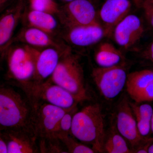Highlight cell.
<instances>
[{
    "label": "cell",
    "mask_w": 153,
    "mask_h": 153,
    "mask_svg": "<svg viewBox=\"0 0 153 153\" xmlns=\"http://www.w3.org/2000/svg\"><path fill=\"white\" fill-rule=\"evenodd\" d=\"M35 110L33 129L35 135L38 138L56 137L55 132L60 120L70 109H63L39 101L35 105Z\"/></svg>",
    "instance_id": "cell-6"
},
{
    "label": "cell",
    "mask_w": 153,
    "mask_h": 153,
    "mask_svg": "<svg viewBox=\"0 0 153 153\" xmlns=\"http://www.w3.org/2000/svg\"><path fill=\"white\" fill-rule=\"evenodd\" d=\"M38 145L40 153H68L63 143L57 137L38 138Z\"/></svg>",
    "instance_id": "cell-22"
},
{
    "label": "cell",
    "mask_w": 153,
    "mask_h": 153,
    "mask_svg": "<svg viewBox=\"0 0 153 153\" xmlns=\"http://www.w3.org/2000/svg\"><path fill=\"white\" fill-rule=\"evenodd\" d=\"M116 117L117 131L131 146L133 151L148 140L140 134L130 102L126 97H124L118 105Z\"/></svg>",
    "instance_id": "cell-8"
},
{
    "label": "cell",
    "mask_w": 153,
    "mask_h": 153,
    "mask_svg": "<svg viewBox=\"0 0 153 153\" xmlns=\"http://www.w3.org/2000/svg\"><path fill=\"white\" fill-rule=\"evenodd\" d=\"M145 58L153 63V41L149 44L144 52Z\"/></svg>",
    "instance_id": "cell-28"
},
{
    "label": "cell",
    "mask_w": 153,
    "mask_h": 153,
    "mask_svg": "<svg viewBox=\"0 0 153 153\" xmlns=\"http://www.w3.org/2000/svg\"><path fill=\"white\" fill-rule=\"evenodd\" d=\"M143 7L147 21L153 28V2L145 0L143 4Z\"/></svg>",
    "instance_id": "cell-26"
},
{
    "label": "cell",
    "mask_w": 153,
    "mask_h": 153,
    "mask_svg": "<svg viewBox=\"0 0 153 153\" xmlns=\"http://www.w3.org/2000/svg\"><path fill=\"white\" fill-rule=\"evenodd\" d=\"M25 41L30 45L36 47L53 46L57 47L49 34L37 28H29L24 34Z\"/></svg>",
    "instance_id": "cell-21"
},
{
    "label": "cell",
    "mask_w": 153,
    "mask_h": 153,
    "mask_svg": "<svg viewBox=\"0 0 153 153\" xmlns=\"http://www.w3.org/2000/svg\"><path fill=\"white\" fill-rule=\"evenodd\" d=\"M61 1H63L66 2L68 3L69 2H71V1H74V0H61Z\"/></svg>",
    "instance_id": "cell-33"
},
{
    "label": "cell",
    "mask_w": 153,
    "mask_h": 153,
    "mask_svg": "<svg viewBox=\"0 0 153 153\" xmlns=\"http://www.w3.org/2000/svg\"><path fill=\"white\" fill-rule=\"evenodd\" d=\"M94 58L99 67L106 68L119 65L123 56L113 44L105 42L99 47Z\"/></svg>",
    "instance_id": "cell-16"
},
{
    "label": "cell",
    "mask_w": 153,
    "mask_h": 153,
    "mask_svg": "<svg viewBox=\"0 0 153 153\" xmlns=\"http://www.w3.org/2000/svg\"><path fill=\"white\" fill-rule=\"evenodd\" d=\"M40 52L39 50L26 45L13 49L7 57L9 85L22 91L34 104L33 91Z\"/></svg>",
    "instance_id": "cell-3"
},
{
    "label": "cell",
    "mask_w": 153,
    "mask_h": 153,
    "mask_svg": "<svg viewBox=\"0 0 153 153\" xmlns=\"http://www.w3.org/2000/svg\"><path fill=\"white\" fill-rule=\"evenodd\" d=\"M7 144L8 153H39L38 138L34 133L25 130L0 131Z\"/></svg>",
    "instance_id": "cell-13"
},
{
    "label": "cell",
    "mask_w": 153,
    "mask_h": 153,
    "mask_svg": "<svg viewBox=\"0 0 153 153\" xmlns=\"http://www.w3.org/2000/svg\"><path fill=\"white\" fill-rule=\"evenodd\" d=\"M149 153H153V143L149 147V151H148Z\"/></svg>",
    "instance_id": "cell-31"
},
{
    "label": "cell",
    "mask_w": 153,
    "mask_h": 153,
    "mask_svg": "<svg viewBox=\"0 0 153 153\" xmlns=\"http://www.w3.org/2000/svg\"><path fill=\"white\" fill-rule=\"evenodd\" d=\"M144 33L143 25L137 16L128 15L115 27L113 32L116 43L128 49L138 43Z\"/></svg>",
    "instance_id": "cell-10"
},
{
    "label": "cell",
    "mask_w": 153,
    "mask_h": 153,
    "mask_svg": "<svg viewBox=\"0 0 153 153\" xmlns=\"http://www.w3.org/2000/svg\"><path fill=\"white\" fill-rule=\"evenodd\" d=\"M0 153H8V146L5 139L0 135Z\"/></svg>",
    "instance_id": "cell-29"
},
{
    "label": "cell",
    "mask_w": 153,
    "mask_h": 153,
    "mask_svg": "<svg viewBox=\"0 0 153 153\" xmlns=\"http://www.w3.org/2000/svg\"><path fill=\"white\" fill-rule=\"evenodd\" d=\"M8 0H0V4H1V7L4 5L5 4L7 1Z\"/></svg>",
    "instance_id": "cell-30"
},
{
    "label": "cell",
    "mask_w": 153,
    "mask_h": 153,
    "mask_svg": "<svg viewBox=\"0 0 153 153\" xmlns=\"http://www.w3.org/2000/svg\"><path fill=\"white\" fill-rule=\"evenodd\" d=\"M153 138L148 139L144 143L138 147L134 150L133 153H147L151 145L153 143Z\"/></svg>",
    "instance_id": "cell-27"
},
{
    "label": "cell",
    "mask_w": 153,
    "mask_h": 153,
    "mask_svg": "<svg viewBox=\"0 0 153 153\" xmlns=\"http://www.w3.org/2000/svg\"><path fill=\"white\" fill-rule=\"evenodd\" d=\"M131 8L129 0H106L99 11V17L105 36L112 34L116 26L129 15Z\"/></svg>",
    "instance_id": "cell-12"
},
{
    "label": "cell",
    "mask_w": 153,
    "mask_h": 153,
    "mask_svg": "<svg viewBox=\"0 0 153 153\" xmlns=\"http://www.w3.org/2000/svg\"><path fill=\"white\" fill-rule=\"evenodd\" d=\"M58 138L63 143L68 153H96L92 148L79 141L71 135L60 137Z\"/></svg>",
    "instance_id": "cell-23"
},
{
    "label": "cell",
    "mask_w": 153,
    "mask_h": 153,
    "mask_svg": "<svg viewBox=\"0 0 153 153\" xmlns=\"http://www.w3.org/2000/svg\"><path fill=\"white\" fill-rule=\"evenodd\" d=\"M33 100L35 105L43 101L66 109L74 108L79 103L72 94L48 79L34 88Z\"/></svg>",
    "instance_id": "cell-7"
},
{
    "label": "cell",
    "mask_w": 153,
    "mask_h": 153,
    "mask_svg": "<svg viewBox=\"0 0 153 153\" xmlns=\"http://www.w3.org/2000/svg\"><path fill=\"white\" fill-rule=\"evenodd\" d=\"M136 120L138 128L143 137L149 135L151 131V123L153 114V108L150 105L140 104L130 102Z\"/></svg>",
    "instance_id": "cell-17"
},
{
    "label": "cell",
    "mask_w": 153,
    "mask_h": 153,
    "mask_svg": "<svg viewBox=\"0 0 153 153\" xmlns=\"http://www.w3.org/2000/svg\"><path fill=\"white\" fill-rule=\"evenodd\" d=\"M147 1H150L153 2V0H147Z\"/></svg>",
    "instance_id": "cell-34"
},
{
    "label": "cell",
    "mask_w": 153,
    "mask_h": 153,
    "mask_svg": "<svg viewBox=\"0 0 153 153\" xmlns=\"http://www.w3.org/2000/svg\"><path fill=\"white\" fill-rule=\"evenodd\" d=\"M104 115L98 103H91L77 111L73 117L71 134L86 145H90L96 153L104 152L106 134Z\"/></svg>",
    "instance_id": "cell-2"
},
{
    "label": "cell",
    "mask_w": 153,
    "mask_h": 153,
    "mask_svg": "<svg viewBox=\"0 0 153 153\" xmlns=\"http://www.w3.org/2000/svg\"><path fill=\"white\" fill-rule=\"evenodd\" d=\"M127 141L115 129L111 130L106 136L104 146V152L108 153H133L127 144Z\"/></svg>",
    "instance_id": "cell-20"
},
{
    "label": "cell",
    "mask_w": 153,
    "mask_h": 153,
    "mask_svg": "<svg viewBox=\"0 0 153 153\" xmlns=\"http://www.w3.org/2000/svg\"><path fill=\"white\" fill-rule=\"evenodd\" d=\"M18 7L16 11H9L2 17L0 20V45L1 50L11 39L17 21L20 15Z\"/></svg>",
    "instance_id": "cell-18"
},
{
    "label": "cell",
    "mask_w": 153,
    "mask_h": 153,
    "mask_svg": "<svg viewBox=\"0 0 153 153\" xmlns=\"http://www.w3.org/2000/svg\"><path fill=\"white\" fill-rule=\"evenodd\" d=\"M30 6L33 10L55 14L60 13V10L54 0H30Z\"/></svg>",
    "instance_id": "cell-25"
},
{
    "label": "cell",
    "mask_w": 153,
    "mask_h": 153,
    "mask_svg": "<svg viewBox=\"0 0 153 153\" xmlns=\"http://www.w3.org/2000/svg\"><path fill=\"white\" fill-rule=\"evenodd\" d=\"M69 27L67 39L71 44L78 47L91 46L106 36L104 28L98 22L86 26Z\"/></svg>",
    "instance_id": "cell-14"
},
{
    "label": "cell",
    "mask_w": 153,
    "mask_h": 153,
    "mask_svg": "<svg viewBox=\"0 0 153 153\" xmlns=\"http://www.w3.org/2000/svg\"><path fill=\"white\" fill-rule=\"evenodd\" d=\"M91 77L101 95L107 100L116 97L126 85L128 75L121 65L92 69Z\"/></svg>",
    "instance_id": "cell-5"
},
{
    "label": "cell",
    "mask_w": 153,
    "mask_h": 153,
    "mask_svg": "<svg viewBox=\"0 0 153 153\" xmlns=\"http://www.w3.org/2000/svg\"><path fill=\"white\" fill-rule=\"evenodd\" d=\"M48 79L68 91L79 103L90 100L80 58L70 49L61 53L59 63Z\"/></svg>",
    "instance_id": "cell-4"
},
{
    "label": "cell",
    "mask_w": 153,
    "mask_h": 153,
    "mask_svg": "<svg viewBox=\"0 0 153 153\" xmlns=\"http://www.w3.org/2000/svg\"><path fill=\"white\" fill-rule=\"evenodd\" d=\"M77 111V107L76 106L69 110L64 114L58 124L55 132V136L59 138L71 135V129L73 117Z\"/></svg>",
    "instance_id": "cell-24"
},
{
    "label": "cell",
    "mask_w": 153,
    "mask_h": 153,
    "mask_svg": "<svg viewBox=\"0 0 153 153\" xmlns=\"http://www.w3.org/2000/svg\"><path fill=\"white\" fill-rule=\"evenodd\" d=\"M35 111V105L24 92L12 85H1L0 131L25 130L34 133Z\"/></svg>",
    "instance_id": "cell-1"
},
{
    "label": "cell",
    "mask_w": 153,
    "mask_h": 153,
    "mask_svg": "<svg viewBox=\"0 0 153 153\" xmlns=\"http://www.w3.org/2000/svg\"><path fill=\"white\" fill-rule=\"evenodd\" d=\"M127 93L137 103L153 101V70L143 69L128 74Z\"/></svg>",
    "instance_id": "cell-9"
},
{
    "label": "cell",
    "mask_w": 153,
    "mask_h": 153,
    "mask_svg": "<svg viewBox=\"0 0 153 153\" xmlns=\"http://www.w3.org/2000/svg\"><path fill=\"white\" fill-rule=\"evenodd\" d=\"M61 55L57 49L53 48L40 52L36 64L34 89L51 77L59 63Z\"/></svg>",
    "instance_id": "cell-15"
},
{
    "label": "cell",
    "mask_w": 153,
    "mask_h": 153,
    "mask_svg": "<svg viewBox=\"0 0 153 153\" xmlns=\"http://www.w3.org/2000/svg\"><path fill=\"white\" fill-rule=\"evenodd\" d=\"M28 20L32 27L42 30L49 35L57 26V22L52 14L40 11H30L28 15Z\"/></svg>",
    "instance_id": "cell-19"
},
{
    "label": "cell",
    "mask_w": 153,
    "mask_h": 153,
    "mask_svg": "<svg viewBox=\"0 0 153 153\" xmlns=\"http://www.w3.org/2000/svg\"><path fill=\"white\" fill-rule=\"evenodd\" d=\"M60 13L63 14L68 27L86 26L98 22L95 7L89 0H74L67 3Z\"/></svg>",
    "instance_id": "cell-11"
},
{
    "label": "cell",
    "mask_w": 153,
    "mask_h": 153,
    "mask_svg": "<svg viewBox=\"0 0 153 153\" xmlns=\"http://www.w3.org/2000/svg\"><path fill=\"white\" fill-rule=\"evenodd\" d=\"M151 131L153 133V114L152 118V123H151Z\"/></svg>",
    "instance_id": "cell-32"
}]
</instances>
